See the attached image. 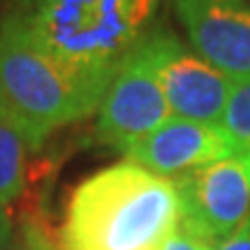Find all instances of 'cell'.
I'll use <instances>...</instances> for the list:
<instances>
[{
    "mask_svg": "<svg viewBox=\"0 0 250 250\" xmlns=\"http://www.w3.org/2000/svg\"><path fill=\"white\" fill-rule=\"evenodd\" d=\"M179 225L174 181L125 160L74 188L61 239L62 250H160Z\"/></svg>",
    "mask_w": 250,
    "mask_h": 250,
    "instance_id": "6da1fadb",
    "label": "cell"
},
{
    "mask_svg": "<svg viewBox=\"0 0 250 250\" xmlns=\"http://www.w3.org/2000/svg\"><path fill=\"white\" fill-rule=\"evenodd\" d=\"M102 100L44 51L26 12L0 21V111L37 151L49 134L98 111Z\"/></svg>",
    "mask_w": 250,
    "mask_h": 250,
    "instance_id": "7a4b0ae2",
    "label": "cell"
},
{
    "mask_svg": "<svg viewBox=\"0 0 250 250\" xmlns=\"http://www.w3.org/2000/svg\"><path fill=\"white\" fill-rule=\"evenodd\" d=\"M26 14L46 54L100 100L142 37L134 0H42Z\"/></svg>",
    "mask_w": 250,
    "mask_h": 250,
    "instance_id": "3957f363",
    "label": "cell"
},
{
    "mask_svg": "<svg viewBox=\"0 0 250 250\" xmlns=\"http://www.w3.org/2000/svg\"><path fill=\"white\" fill-rule=\"evenodd\" d=\"M98 111V139L121 153L171 118L155 70L151 35L139 37L125 56Z\"/></svg>",
    "mask_w": 250,
    "mask_h": 250,
    "instance_id": "277c9868",
    "label": "cell"
},
{
    "mask_svg": "<svg viewBox=\"0 0 250 250\" xmlns=\"http://www.w3.org/2000/svg\"><path fill=\"white\" fill-rule=\"evenodd\" d=\"M171 181L181 202L179 227L199 241L218 248L250 215V155H229Z\"/></svg>",
    "mask_w": 250,
    "mask_h": 250,
    "instance_id": "5b68a950",
    "label": "cell"
},
{
    "mask_svg": "<svg viewBox=\"0 0 250 250\" xmlns=\"http://www.w3.org/2000/svg\"><path fill=\"white\" fill-rule=\"evenodd\" d=\"M151 44L158 79L171 116L197 123H220L234 88L232 77L206 62L202 56L190 54L167 33H153Z\"/></svg>",
    "mask_w": 250,
    "mask_h": 250,
    "instance_id": "8992f818",
    "label": "cell"
},
{
    "mask_svg": "<svg viewBox=\"0 0 250 250\" xmlns=\"http://www.w3.org/2000/svg\"><path fill=\"white\" fill-rule=\"evenodd\" d=\"M197 56L234 81L250 77V5L246 0H174Z\"/></svg>",
    "mask_w": 250,
    "mask_h": 250,
    "instance_id": "52a82bcc",
    "label": "cell"
},
{
    "mask_svg": "<svg viewBox=\"0 0 250 250\" xmlns=\"http://www.w3.org/2000/svg\"><path fill=\"white\" fill-rule=\"evenodd\" d=\"M229 155H234V148L218 123H197L176 116L125 151L127 162L158 176H179Z\"/></svg>",
    "mask_w": 250,
    "mask_h": 250,
    "instance_id": "ba28073f",
    "label": "cell"
},
{
    "mask_svg": "<svg viewBox=\"0 0 250 250\" xmlns=\"http://www.w3.org/2000/svg\"><path fill=\"white\" fill-rule=\"evenodd\" d=\"M28 151L23 134L0 111V202H14L28 183Z\"/></svg>",
    "mask_w": 250,
    "mask_h": 250,
    "instance_id": "9c48e42d",
    "label": "cell"
},
{
    "mask_svg": "<svg viewBox=\"0 0 250 250\" xmlns=\"http://www.w3.org/2000/svg\"><path fill=\"white\" fill-rule=\"evenodd\" d=\"M218 125L227 134L234 155H250V77L234 81Z\"/></svg>",
    "mask_w": 250,
    "mask_h": 250,
    "instance_id": "30bf717a",
    "label": "cell"
},
{
    "mask_svg": "<svg viewBox=\"0 0 250 250\" xmlns=\"http://www.w3.org/2000/svg\"><path fill=\"white\" fill-rule=\"evenodd\" d=\"M160 250H215V246L199 241V239H195L192 234L183 232L179 227V229L165 241V246H162Z\"/></svg>",
    "mask_w": 250,
    "mask_h": 250,
    "instance_id": "8fae6325",
    "label": "cell"
},
{
    "mask_svg": "<svg viewBox=\"0 0 250 250\" xmlns=\"http://www.w3.org/2000/svg\"><path fill=\"white\" fill-rule=\"evenodd\" d=\"M215 250H250V215L241 223V227L229 239H225Z\"/></svg>",
    "mask_w": 250,
    "mask_h": 250,
    "instance_id": "7c38bea8",
    "label": "cell"
},
{
    "mask_svg": "<svg viewBox=\"0 0 250 250\" xmlns=\"http://www.w3.org/2000/svg\"><path fill=\"white\" fill-rule=\"evenodd\" d=\"M158 2H160V0H134V21H137V28H139V30L148 23V19L153 17Z\"/></svg>",
    "mask_w": 250,
    "mask_h": 250,
    "instance_id": "4fadbf2b",
    "label": "cell"
},
{
    "mask_svg": "<svg viewBox=\"0 0 250 250\" xmlns=\"http://www.w3.org/2000/svg\"><path fill=\"white\" fill-rule=\"evenodd\" d=\"M7 250H37V241H35V234L28 232L23 241H12L7 246Z\"/></svg>",
    "mask_w": 250,
    "mask_h": 250,
    "instance_id": "5bb4252c",
    "label": "cell"
},
{
    "mask_svg": "<svg viewBox=\"0 0 250 250\" xmlns=\"http://www.w3.org/2000/svg\"><path fill=\"white\" fill-rule=\"evenodd\" d=\"M0 232H12V218L5 202H0Z\"/></svg>",
    "mask_w": 250,
    "mask_h": 250,
    "instance_id": "9a60e30c",
    "label": "cell"
},
{
    "mask_svg": "<svg viewBox=\"0 0 250 250\" xmlns=\"http://www.w3.org/2000/svg\"><path fill=\"white\" fill-rule=\"evenodd\" d=\"M9 243H12V232H0V250H7Z\"/></svg>",
    "mask_w": 250,
    "mask_h": 250,
    "instance_id": "2e32d148",
    "label": "cell"
},
{
    "mask_svg": "<svg viewBox=\"0 0 250 250\" xmlns=\"http://www.w3.org/2000/svg\"><path fill=\"white\" fill-rule=\"evenodd\" d=\"M35 241H37V250H54V248H49V246L42 241V236H37V234H35Z\"/></svg>",
    "mask_w": 250,
    "mask_h": 250,
    "instance_id": "e0dca14e",
    "label": "cell"
},
{
    "mask_svg": "<svg viewBox=\"0 0 250 250\" xmlns=\"http://www.w3.org/2000/svg\"><path fill=\"white\" fill-rule=\"evenodd\" d=\"M21 2H42V0H21Z\"/></svg>",
    "mask_w": 250,
    "mask_h": 250,
    "instance_id": "ac0fdd59",
    "label": "cell"
}]
</instances>
